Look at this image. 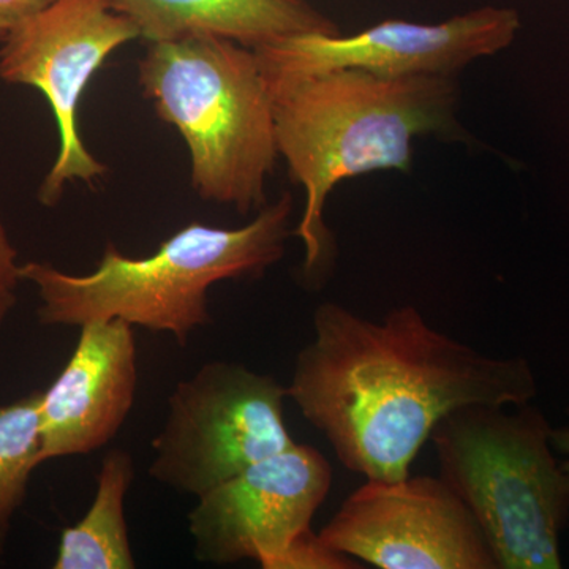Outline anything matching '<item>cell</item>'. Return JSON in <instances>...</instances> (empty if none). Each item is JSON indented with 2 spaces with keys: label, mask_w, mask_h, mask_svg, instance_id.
Wrapping results in <instances>:
<instances>
[{
  "label": "cell",
  "mask_w": 569,
  "mask_h": 569,
  "mask_svg": "<svg viewBox=\"0 0 569 569\" xmlns=\"http://www.w3.org/2000/svg\"><path fill=\"white\" fill-rule=\"evenodd\" d=\"M337 459L373 481L410 477L433 427L467 406H523L537 380L522 358H492L437 331L417 307L381 321L318 306L313 339L287 387Z\"/></svg>",
  "instance_id": "obj_1"
},
{
  "label": "cell",
  "mask_w": 569,
  "mask_h": 569,
  "mask_svg": "<svg viewBox=\"0 0 569 569\" xmlns=\"http://www.w3.org/2000/svg\"><path fill=\"white\" fill-rule=\"evenodd\" d=\"M269 88L277 151L291 181L306 192L293 230L305 246L306 274H318L331 260L325 206L340 182L376 171L407 173L418 137L459 129L455 77L337 69L269 82Z\"/></svg>",
  "instance_id": "obj_2"
},
{
  "label": "cell",
  "mask_w": 569,
  "mask_h": 569,
  "mask_svg": "<svg viewBox=\"0 0 569 569\" xmlns=\"http://www.w3.org/2000/svg\"><path fill=\"white\" fill-rule=\"evenodd\" d=\"M295 201L284 192L239 228L193 222L163 241L156 253L127 257L104 247L89 274H69L43 261L21 264L22 282L39 293L37 317L44 326L122 320L173 337L187 346L211 323L208 291L223 280L254 279L283 258Z\"/></svg>",
  "instance_id": "obj_3"
},
{
  "label": "cell",
  "mask_w": 569,
  "mask_h": 569,
  "mask_svg": "<svg viewBox=\"0 0 569 569\" xmlns=\"http://www.w3.org/2000/svg\"><path fill=\"white\" fill-rule=\"evenodd\" d=\"M142 92L182 134L198 197L258 212L274 173V102L257 51L217 36L148 43Z\"/></svg>",
  "instance_id": "obj_4"
},
{
  "label": "cell",
  "mask_w": 569,
  "mask_h": 569,
  "mask_svg": "<svg viewBox=\"0 0 569 569\" xmlns=\"http://www.w3.org/2000/svg\"><path fill=\"white\" fill-rule=\"evenodd\" d=\"M552 430L523 403L458 408L430 433L440 478L477 520L498 569L561 568L569 479Z\"/></svg>",
  "instance_id": "obj_5"
},
{
  "label": "cell",
  "mask_w": 569,
  "mask_h": 569,
  "mask_svg": "<svg viewBox=\"0 0 569 569\" xmlns=\"http://www.w3.org/2000/svg\"><path fill=\"white\" fill-rule=\"evenodd\" d=\"M288 389L244 365L211 361L179 381L152 440L149 477L200 498L260 460L295 447L283 418Z\"/></svg>",
  "instance_id": "obj_6"
},
{
  "label": "cell",
  "mask_w": 569,
  "mask_h": 569,
  "mask_svg": "<svg viewBox=\"0 0 569 569\" xmlns=\"http://www.w3.org/2000/svg\"><path fill=\"white\" fill-rule=\"evenodd\" d=\"M137 39V26L112 0H56L0 40V80L39 89L58 123V157L39 190L47 208L61 201L69 183L108 173L82 141L78 108L104 61Z\"/></svg>",
  "instance_id": "obj_7"
},
{
  "label": "cell",
  "mask_w": 569,
  "mask_h": 569,
  "mask_svg": "<svg viewBox=\"0 0 569 569\" xmlns=\"http://www.w3.org/2000/svg\"><path fill=\"white\" fill-rule=\"evenodd\" d=\"M318 537L377 568L498 569L477 520L440 477L367 479Z\"/></svg>",
  "instance_id": "obj_8"
},
{
  "label": "cell",
  "mask_w": 569,
  "mask_h": 569,
  "mask_svg": "<svg viewBox=\"0 0 569 569\" xmlns=\"http://www.w3.org/2000/svg\"><path fill=\"white\" fill-rule=\"evenodd\" d=\"M518 11L481 7L436 24L388 20L355 36H302L257 51L268 82L337 69L383 77H458L478 59L507 50Z\"/></svg>",
  "instance_id": "obj_9"
},
{
  "label": "cell",
  "mask_w": 569,
  "mask_h": 569,
  "mask_svg": "<svg viewBox=\"0 0 569 569\" xmlns=\"http://www.w3.org/2000/svg\"><path fill=\"white\" fill-rule=\"evenodd\" d=\"M331 485V463L309 445L253 463L198 498L189 515L194 557L219 567L254 560L271 569L310 530Z\"/></svg>",
  "instance_id": "obj_10"
},
{
  "label": "cell",
  "mask_w": 569,
  "mask_h": 569,
  "mask_svg": "<svg viewBox=\"0 0 569 569\" xmlns=\"http://www.w3.org/2000/svg\"><path fill=\"white\" fill-rule=\"evenodd\" d=\"M137 389L133 326L122 320L82 325L69 362L41 392L40 463L107 447L129 418Z\"/></svg>",
  "instance_id": "obj_11"
},
{
  "label": "cell",
  "mask_w": 569,
  "mask_h": 569,
  "mask_svg": "<svg viewBox=\"0 0 569 569\" xmlns=\"http://www.w3.org/2000/svg\"><path fill=\"white\" fill-rule=\"evenodd\" d=\"M148 43L217 36L252 50L302 36H339L309 0H112Z\"/></svg>",
  "instance_id": "obj_12"
},
{
  "label": "cell",
  "mask_w": 569,
  "mask_h": 569,
  "mask_svg": "<svg viewBox=\"0 0 569 569\" xmlns=\"http://www.w3.org/2000/svg\"><path fill=\"white\" fill-rule=\"evenodd\" d=\"M134 477L126 449H111L97 473V489L84 518L62 531L54 569H133L137 567L126 498Z\"/></svg>",
  "instance_id": "obj_13"
},
{
  "label": "cell",
  "mask_w": 569,
  "mask_h": 569,
  "mask_svg": "<svg viewBox=\"0 0 569 569\" xmlns=\"http://www.w3.org/2000/svg\"><path fill=\"white\" fill-rule=\"evenodd\" d=\"M40 400L41 392H32L0 406V556L40 466Z\"/></svg>",
  "instance_id": "obj_14"
},
{
  "label": "cell",
  "mask_w": 569,
  "mask_h": 569,
  "mask_svg": "<svg viewBox=\"0 0 569 569\" xmlns=\"http://www.w3.org/2000/svg\"><path fill=\"white\" fill-rule=\"evenodd\" d=\"M353 557L326 546L318 535L307 530L295 539L271 569H353Z\"/></svg>",
  "instance_id": "obj_15"
},
{
  "label": "cell",
  "mask_w": 569,
  "mask_h": 569,
  "mask_svg": "<svg viewBox=\"0 0 569 569\" xmlns=\"http://www.w3.org/2000/svg\"><path fill=\"white\" fill-rule=\"evenodd\" d=\"M22 282L18 250L11 241L6 222L0 216V325L10 316L18 301V288Z\"/></svg>",
  "instance_id": "obj_16"
},
{
  "label": "cell",
  "mask_w": 569,
  "mask_h": 569,
  "mask_svg": "<svg viewBox=\"0 0 569 569\" xmlns=\"http://www.w3.org/2000/svg\"><path fill=\"white\" fill-rule=\"evenodd\" d=\"M56 0H0V40Z\"/></svg>",
  "instance_id": "obj_17"
},
{
  "label": "cell",
  "mask_w": 569,
  "mask_h": 569,
  "mask_svg": "<svg viewBox=\"0 0 569 569\" xmlns=\"http://www.w3.org/2000/svg\"><path fill=\"white\" fill-rule=\"evenodd\" d=\"M552 447L567 456L565 462H561V468L569 479V429L552 430Z\"/></svg>",
  "instance_id": "obj_18"
}]
</instances>
